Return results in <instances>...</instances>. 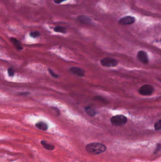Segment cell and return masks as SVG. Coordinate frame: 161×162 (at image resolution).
Masks as SVG:
<instances>
[{
	"instance_id": "6da1fadb",
	"label": "cell",
	"mask_w": 161,
	"mask_h": 162,
	"mask_svg": "<svg viewBox=\"0 0 161 162\" xmlns=\"http://www.w3.org/2000/svg\"><path fill=\"white\" fill-rule=\"evenodd\" d=\"M86 150L91 155H99L106 151L105 145L99 143H92L88 144L86 146Z\"/></svg>"
},
{
	"instance_id": "7a4b0ae2",
	"label": "cell",
	"mask_w": 161,
	"mask_h": 162,
	"mask_svg": "<svg viewBox=\"0 0 161 162\" xmlns=\"http://www.w3.org/2000/svg\"><path fill=\"white\" fill-rule=\"evenodd\" d=\"M127 118L123 115H117L112 117L111 118L110 122L113 126L116 127H122L127 123Z\"/></svg>"
},
{
	"instance_id": "3957f363",
	"label": "cell",
	"mask_w": 161,
	"mask_h": 162,
	"mask_svg": "<svg viewBox=\"0 0 161 162\" xmlns=\"http://www.w3.org/2000/svg\"><path fill=\"white\" fill-rule=\"evenodd\" d=\"M100 64L104 67H115L117 66L119 62L117 60L114 58L106 57L100 60Z\"/></svg>"
},
{
	"instance_id": "277c9868",
	"label": "cell",
	"mask_w": 161,
	"mask_h": 162,
	"mask_svg": "<svg viewBox=\"0 0 161 162\" xmlns=\"http://www.w3.org/2000/svg\"><path fill=\"white\" fill-rule=\"evenodd\" d=\"M155 88L151 84H144L139 89V93L143 96H150L154 93Z\"/></svg>"
},
{
	"instance_id": "5b68a950",
	"label": "cell",
	"mask_w": 161,
	"mask_h": 162,
	"mask_svg": "<svg viewBox=\"0 0 161 162\" xmlns=\"http://www.w3.org/2000/svg\"><path fill=\"white\" fill-rule=\"evenodd\" d=\"M136 21L135 18L132 16H127L122 18L119 20V23L122 25H132Z\"/></svg>"
},
{
	"instance_id": "8992f818",
	"label": "cell",
	"mask_w": 161,
	"mask_h": 162,
	"mask_svg": "<svg viewBox=\"0 0 161 162\" xmlns=\"http://www.w3.org/2000/svg\"><path fill=\"white\" fill-rule=\"evenodd\" d=\"M137 58L139 61L144 64H149V56L147 53L144 50H140L137 54Z\"/></svg>"
},
{
	"instance_id": "52a82bcc",
	"label": "cell",
	"mask_w": 161,
	"mask_h": 162,
	"mask_svg": "<svg viewBox=\"0 0 161 162\" xmlns=\"http://www.w3.org/2000/svg\"><path fill=\"white\" fill-rule=\"evenodd\" d=\"M69 71L73 75H75L77 76L81 77L85 76V71L78 66H72V67H70L69 68Z\"/></svg>"
},
{
	"instance_id": "ba28073f",
	"label": "cell",
	"mask_w": 161,
	"mask_h": 162,
	"mask_svg": "<svg viewBox=\"0 0 161 162\" xmlns=\"http://www.w3.org/2000/svg\"><path fill=\"white\" fill-rule=\"evenodd\" d=\"M77 20L81 24L90 25L92 23L91 18L87 15H80L77 17Z\"/></svg>"
},
{
	"instance_id": "9c48e42d",
	"label": "cell",
	"mask_w": 161,
	"mask_h": 162,
	"mask_svg": "<svg viewBox=\"0 0 161 162\" xmlns=\"http://www.w3.org/2000/svg\"><path fill=\"white\" fill-rule=\"evenodd\" d=\"M85 111L86 114L91 117L95 116L97 114V111H95V109L90 105L85 107Z\"/></svg>"
},
{
	"instance_id": "30bf717a",
	"label": "cell",
	"mask_w": 161,
	"mask_h": 162,
	"mask_svg": "<svg viewBox=\"0 0 161 162\" xmlns=\"http://www.w3.org/2000/svg\"><path fill=\"white\" fill-rule=\"evenodd\" d=\"M10 41L17 50H19V51L22 50L23 47L21 45V43L19 40H17V38L13 37H11Z\"/></svg>"
},
{
	"instance_id": "8fae6325",
	"label": "cell",
	"mask_w": 161,
	"mask_h": 162,
	"mask_svg": "<svg viewBox=\"0 0 161 162\" xmlns=\"http://www.w3.org/2000/svg\"><path fill=\"white\" fill-rule=\"evenodd\" d=\"M35 126L38 129L43 130V131H46L48 129L47 124L46 123L43 122H40L36 123V124Z\"/></svg>"
},
{
	"instance_id": "7c38bea8",
	"label": "cell",
	"mask_w": 161,
	"mask_h": 162,
	"mask_svg": "<svg viewBox=\"0 0 161 162\" xmlns=\"http://www.w3.org/2000/svg\"><path fill=\"white\" fill-rule=\"evenodd\" d=\"M41 145H42L43 146L45 149L48 150H54V148H55V147H54V146L53 145L49 144V143L46 142V141H41Z\"/></svg>"
},
{
	"instance_id": "4fadbf2b",
	"label": "cell",
	"mask_w": 161,
	"mask_h": 162,
	"mask_svg": "<svg viewBox=\"0 0 161 162\" xmlns=\"http://www.w3.org/2000/svg\"><path fill=\"white\" fill-rule=\"evenodd\" d=\"M53 31L57 33H62V34H65L67 32V30L65 27L63 26H56L54 27L53 29Z\"/></svg>"
},
{
	"instance_id": "5bb4252c",
	"label": "cell",
	"mask_w": 161,
	"mask_h": 162,
	"mask_svg": "<svg viewBox=\"0 0 161 162\" xmlns=\"http://www.w3.org/2000/svg\"><path fill=\"white\" fill-rule=\"evenodd\" d=\"M29 36L33 38H36L40 36V33L39 31H32L29 33Z\"/></svg>"
},
{
	"instance_id": "9a60e30c",
	"label": "cell",
	"mask_w": 161,
	"mask_h": 162,
	"mask_svg": "<svg viewBox=\"0 0 161 162\" xmlns=\"http://www.w3.org/2000/svg\"><path fill=\"white\" fill-rule=\"evenodd\" d=\"M154 128L156 130H161V119L155 124Z\"/></svg>"
},
{
	"instance_id": "2e32d148",
	"label": "cell",
	"mask_w": 161,
	"mask_h": 162,
	"mask_svg": "<svg viewBox=\"0 0 161 162\" xmlns=\"http://www.w3.org/2000/svg\"><path fill=\"white\" fill-rule=\"evenodd\" d=\"M8 74L9 76H13L15 75V71L12 67H10L8 69Z\"/></svg>"
},
{
	"instance_id": "e0dca14e",
	"label": "cell",
	"mask_w": 161,
	"mask_h": 162,
	"mask_svg": "<svg viewBox=\"0 0 161 162\" xmlns=\"http://www.w3.org/2000/svg\"><path fill=\"white\" fill-rule=\"evenodd\" d=\"M48 71L49 72V74L51 75L54 78H57L59 77V76L57 74H55V72L51 69V68H48Z\"/></svg>"
},
{
	"instance_id": "ac0fdd59",
	"label": "cell",
	"mask_w": 161,
	"mask_h": 162,
	"mask_svg": "<svg viewBox=\"0 0 161 162\" xmlns=\"http://www.w3.org/2000/svg\"><path fill=\"white\" fill-rule=\"evenodd\" d=\"M53 2L55 3V4H60V3H62V2H64L67 1L68 0H53Z\"/></svg>"
},
{
	"instance_id": "d6986e66",
	"label": "cell",
	"mask_w": 161,
	"mask_h": 162,
	"mask_svg": "<svg viewBox=\"0 0 161 162\" xmlns=\"http://www.w3.org/2000/svg\"><path fill=\"white\" fill-rule=\"evenodd\" d=\"M29 93L28 92H23V93H21L19 94V95H29Z\"/></svg>"
},
{
	"instance_id": "ffe728a7",
	"label": "cell",
	"mask_w": 161,
	"mask_h": 162,
	"mask_svg": "<svg viewBox=\"0 0 161 162\" xmlns=\"http://www.w3.org/2000/svg\"><path fill=\"white\" fill-rule=\"evenodd\" d=\"M13 1H17V0H13Z\"/></svg>"
},
{
	"instance_id": "44dd1931",
	"label": "cell",
	"mask_w": 161,
	"mask_h": 162,
	"mask_svg": "<svg viewBox=\"0 0 161 162\" xmlns=\"http://www.w3.org/2000/svg\"></svg>"
}]
</instances>
